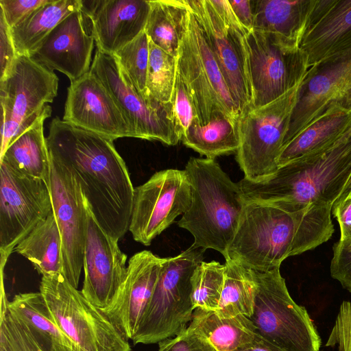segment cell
<instances>
[{
    "label": "cell",
    "mask_w": 351,
    "mask_h": 351,
    "mask_svg": "<svg viewBox=\"0 0 351 351\" xmlns=\"http://www.w3.org/2000/svg\"><path fill=\"white\" fill-rule=\"evenodd\" d=\"M46 141L78 180L98 223L119 241L129 230L134 188L114 140L56 117Z\"/></svg>",
    "instance_id": "obj_1"
},
{
    "label": "cell",
    "mask_w": 351,
    "mask_h": 351,
    "mask_svg": "<svg viewBox=\"0 0 351 351\" xmlns=\"http://www.w3.org/2000/svg\"><path fill=\"white\" fill-rule=\"evenodd\" d=\"M331 211L332 206L327 204L292 210L246 200L225 260L260 272L280 268L287 258L331 238L335 231Z\"/></svg>",
    "instance_id": "obj_2"
},
{
    "label": "cell",
    "mask_w": 351,
    "mask_h": 351,
    "mask_svg": "<svg viewBox=\"0 0 351 351\" xmlns=\"http://www.w3.org/2000/svg\"><path fill=\"white\" fill-rule=\"evenodd\" d=\"M246 200L301 209L335 203L351 193V128L328 148L290 162L260 182H238Z\"/></svg>",
    "instance_id": "obj_3"
},
{
    "label": "cell",
    "mask_w": 351,
    "mask_h": 351,
    "mask_svg": "<svg viewBox=\"0 0 351 351\" xmlns=\"http://www.w3.org/2000/svg\"><path fill=\"white\" fill-rule=\"evenodd\" d=\"M191 186V203L178 222L189 231L194 248L212 249L226 257L246 199L215 159L191 157L184 169Z\"/></svg>",
    "instance_id": "obj_4"
},
{
    "label": "cell",
    "mask_w": 351,
    "mask_h": 351,
    "mask_svg": "<svg viewBox=\"0 0 351 351\" xmlns=\"http://www.w3.org/2000/svg\"><path fill=\"white\" fill-rule=\"evenodd\" d=\"M252 315L256 335L280 351H319L321 339L307 311L291 297L280 268L254 271Z\"/></svg>",
    "instance_id": "obj_5"
},
{
    "label": "cell",
    "mask_w": 351,
    "mask_h": 351,
    "mask_svg": "<svg viewBox=\"0 0 351 351\" xmlns=\"http://www.w3.org/2000/svg\"><path fill=\"white\" fill-rule=\"evenodd\" d=\"M204 252L191 246L176 256L165 258L149 305L132 339L134 345L158 343L188 327L195 310L191 278L204 260Z\"/></svg>",
    "instance_id": "obj_6"
},
{
    "label": "cell",
    "mask_w": 351,
    "mask_h": 351,
    "mask_svg": "<svg viewBox=\"0 0 351 351\" xmlns=\"http://www.w3.org/2000/svg\"><path fill=\"white\" fill-rule=\"evenodd\" d=\"M39 292L55 323L83 351H131L108 317L63 274L43 276Z\"/></svg>",
    "instance_id": "obj_7"
},
{
    "label": "cell",
    "mask_w": 351,
    "mask_h": 351,
    "mask_svg": "<svg viewBox=\"0 0 351 351\" xmlns=\"http://www.w3.org/2000/svg\"><path fill=\"white\" fill-rule=\"evenodd\" d=\"M302 81L276 99L250 108L240 116V145L236 160L245 179L260 182L278 169V158Z\"/></svg>",
    "instance_id": "obj_8"
},
{
    "label": "cell",
    "mask_w": 351,
    "mask_h": 351,
    "mask_svg": "<svg viewBox=\"0 0 351 351\" xmlns=\"http://www.w3.org/2000/svg\"><path fill=\"white\" fill-rule=\"evenodd\" d=\"M177 63L193 97L200 124L208 123L217 112L239 119V110L196 19L186 21V18Z\"/></svg>",
    "instance_id": "obj_9"
},
{
    "label": "cell",
    "mask_w": 351,
    "mask_h": 351,
    "mask_svg": "<svg viewBox=\"0 0 351 351\" xmlns=\"http://www.w3.org/2000/svg\"><path fill=\"white\" fill-rule=\"evenodd\" d=\"M56 74L27 56H18L0 80L1 157L16 136L57 96Z\"/></svg>",
    "instance_id": "obj_10"
},
{
    "label": "cell",
    "mask_w": 351,
    "mask_h": 351,
    "mask_svg": "<svg viewBox=\"0 0 351 351\" xmlns=\"http://www.w3.org/2000/svg\"><path fill=\"white\" fill-rule=\"evenodd\" d=\"M90 71L112 95L132 128L136 138L176 145L182 132L171 102L145 98L131 84L113 55L96 50Z\"/></svg>",
    "instance_id": "obj_11"
},
{
    "label": "cell",
    "mask_w": 351,
    "mask_h": 351,
    "mask_svg": "<svg viewBox=\"0 0 351 351\" xmlns=\"http://www.w3.org/2000/svg\"><path fill=\"white\" fill-rule=\"evenodd\" d=\"M53 210L49 186L0 162L1 272L18 244Z\"/></svg>",
    "instance_id": "obj_12"
},
{
    "label": "cell",
    "mask_w": 351,
    "mask_h": 351,
    "mask_svg": "<svg viewBox=\"0 0 351 351\" xmlns=\"http://www.w3.org/2000/svg\"><path fill=\"white\" fill-rule=\"evenodd\" d=\"M191 186L184 170L155 173L134 188L129 231L145 246L183 215L191 203Z\"/></svg>",
    "instance_id": "obj_13"
},
{
    "label": "cell",
    "mask_w": 351,
    "mask_h": 351,
    "mask_svg": "<svg viewBox=\"0 0 351 351\" xmlns=\"http://www.w3.org/2000/svg\"><path fill=\"white\" fill-rule=\"evenodd\" d=\"M186 3L202 27L241 116L253 103L247 32L240 23L221 18L210 0Z\"/></svg>",
    "instance_id": "obj_14"
},
{
    "label": "cell",
    "mask_w": 351,
    "mask_h": 351,
    "mask_svg": "<svg viewBox=\"0 0 351 351\" xmlns=\"http://www.w3.org/2000/svg\"><path fill=\"white\" fill-rule=\"evenodd\" d=\"M335 108L351 110V47L309 68L302 82L283 146Z\"/></svg>",
    "instance_id": "obj_15"
},
{
    "label": "cell",
    "mask_w": 351,
    "mask_h": 351,
    "mask_svg": "<svg viewBox=\"0 0 351 351\" xmlns=\"http://www.w3.org/2000/svg\"><path fill=\"white\" fill-rule=\"evenodd\" d=\"M245 38L253 93L251 108L276 99L304 79L310 67L300 47H280L255 29L246 33Z\"/></svg>",
    "instance_id": "obj_16"
},
{
    "label": "cell",
    "mask_w": 351,
    "mask_h": 351,
    "mask_svg": "<svg viewBox=\"0 0 351 351\" xmlns=\"http://www.w3.org/2000/svg\"><path fill=\"white\" fill-rule=\"evenodd\" d=\"M49 158V186L62 242L63 275L77 289L84 263L86 197L73 171L50 154Z\"/></svg>",
    "instance_id": "obj_17"
},
{
    "label": "cell",
    "mask_w": 351,
    "mask_h": 351,
    "mask_svg": "<svg viewBox=\"0 0 351 351\" xmlns=\"http://www.w3.org/2000/svg\"><path fill=\"white\" fill-rule=\"evenodd\" d=\"M83 295L100 310L113 302L125 279L127 256L98 223L86 199Z\"/></svg>",
    "instance_id": "obj_18"
},
{
    "label": "cell",
    "mask_w": 351,
    "mask_h": 351,
    "mask_svg": "<svg viewBox=\"0 0 351 351\" xmlns=\"http://www.w3.org/2000/svg\"><path fill=\"white\" fill-rule=\"evenodd\" d=\"M62 120L114 141L136 138L112 95L90 71L71 82Z\"/></svg>",
    "instance_id": "obj_19"
},
{
    "label": "cell",
    "mask_w": 351,
    "mask_h": 351,
    "mask_svg": "<svg viewBox=\"0 0 351 351\" xmlns=\"http://www.w3.org/2000/svg\"><path fill=\"white\" fill-rule=\"evenodd\" d=\"M165 258L143 250L128 261L125 279L103 313L127 339L134 337L154 293Z\"/></svg>",
    "instance_id": "obj_20"
},
{
    "label": "cell",
    "mask_w": 351,
    "mask_h": 351,
    "mask_svg": "<svg viewBox=\"0 0 351 351\" xmlns=\"http://www.w3.org/2000/svg\"><path fill=\"white\" fill-rule=\"evenodd\" d=\"M87 19L81 9L70 14L29 57L52 71L64 73L71 82L77 80L90 71L94 47L95 40Z\"/></svg>",
    "instance_id": "obj_21"
},
{
    "label": "cell",
    "mask_w": 351,
    "mask_h": 351,
    "mask_svg": "<svg viewBox=\"0 0 351 351\" xmlns=\"http://www.w3.org/2000/svg\"><path fill=\"white\" fill-rule=\"evenodd\" d=\"M97 49L113 55L145 30L150 11L147 0L82 1Z\"/></svg>",
    "instance_id": "obj_22"
},
{
    "label": "cell",
    "mask_w": 351,
    "mask_h": 351,
    "mask_svg": "<svg viewBox=\"0 0 351 351\" xmlns=\"http://www.w3.org/2000/svg\"><path fill=\"white\" fill-rule=\"evenodd\" d=\"M351 47V0H314L300 48L309 67Z\"/></svg>",
    "instance_id": "obj_23"
},
{
    "label": "cell",
    "mask_w": 351,
    "mask_h": 351,
    "mask_svg": "<svg viewBox=\"0 0 351 351\" xmlns=\"http://www.w3.org/2000/svg\"><path fill=\"white\" fill-rule=\"evenodd\" d=\"M314 0H254V29L287 49H298Z\"/></svg>",
    "instance_id": "obj_24"
},
{
    "label": "cell",
    "mask_w": 351,
    "mask_h": 351,
    "mask_svg": "<svg viewBox=\"0 0 351 351\" xmlns=\"http://www.w3.org/2000/svg\"><path fill=\"white\" fill-rule=\"evenodd\" d=\"M51 114V107L46 105L40 115L10 143L0 157V162L22 174L45 181L48 186L51 162L43 124Z\"/></svg>",
    "instance_id": "obj_25"
},
{
    "label": "cell",
    "mask_w": 351,
    "mask_h": 351,
    "mask_svg": "<svg viewBox=\"0 0 351 351\" xmlns=\"http://www.w3.org/2000/svg\"><path fill=\"white\" fill-rule=\"evenodd\" d=\"M350 128L351 110H330L282 147L277 161L278 168L328 148Z\"/></svg>",
    "instance_id": "obj_26"
},
{
    "label": "cell",
    "mask_w": 351,
    "mask_h": 351,
    "mask_svg": "<svg viewBox=\"0 0 351 351\" xmlns=\"http://www.w3.org/2000/svg\"><path fill=\"white\" fill-rule=\"evenodd\" d=\"M217 351H238L254 343L256 329L249 317L239 315L221 318L215 311L195 308L188 326Z\"/></svg>",
    "instance_id": "obj_27"
},
{
    "label": "cell",
    "mask_w": 351,
    "mask_h": 351,
    "mask_svg": "<svg viewBox=\"0 0 351 351\" xmlns=\"http://www.w3.org/2000/svg\"><path fill=\"white\" fill-rule=\"evenodd\" d=\"M181 141L207 158L236 154L240 145L239 119L224 112L215 114L205 125L195 119L182 135Z\"/></svg>",
    "instance_id": "obj_28"
},
{
    "label": "cell",
    "mask_w": 351,
    "mask_h": 351,
    "mask_svg": "<svg viewBox=\"0 0 351 351\" xmlns=\"http://www.w3.org/2000/svg\"><path fill=\"white\" fill-rule=\"evenodd\" d=\"M82 5V0H49L10 28L17 55L29 56L62 20L81 9Z\"/></svg>",
    "instance_id": "obj_29"
},
{
    "label": "cell",
    "mask_w": 351,
    "mask_h": 351,
    "mask_svg": "<svg viewBox=\"0 0 351 351\" xmlns=\"http://www.w3.org/2000/svg\"><path fill=\"white\" fill-rule=\"evenodd\" d=\"M14 252L26 258L43 276L63 274L62 242L53 210L18 244Z\"/></svg>",
    "instance_id": "obj_30"
},
{
    "label": "cell",
    "mask_w": 351,
    "mask_h": 351,
    "mask_svg": "<svg viewBox=\"0 0 351 351\" xmlns=\"http://www.w3.org/2000/svg\"><path fill=\"white\" fill-rule=\"evenodd\" d=\"M145 31L154 45L177 58L185 27L188 7L185 0H150Z\"/></svg>",
    "instance_id": "obj_31"
},
{
    "label": "cell",
    "mask_w": 351,
    "mask_h": 351,
    "mask_svg": "<svg viewBox=\"0 0 351 351\" xmlns=\"http://www.w3.org/2000/svg\"><path fill=\"white\" fill-rule=\"evenodd\" d=\"M8 308L41 334L48 351H83L55 323L40 292L15 295Z\"/></svg>",
    "instance_id": "obj_32"
},
{
    "label": "cell",
    "mask_w": 351,
    "mask_h": 351,
    "mask_svg": "<svg viewBox=\"0 0 351 351\" xmlns=\"http://www.w3.org/2000/svg\"><path fill=\"white\" fill-rule=\"evenodd\" d=\"M224 284L219 307L215 312L221 318L253 313L256 281L253 270L232 261L225 262Z\"/></svg>",
    "instance_id": "obj_33"
},
{
    "label": "cell",
    "mask_w": 351,
    "mask_h": 351,
    "mask_svg": "<svg viewBox=\"0 0 351 351\" xmlns=\"http://www.w3.org/2000/svg\"><path fill=\"white\" fill-rule=\"evenodd\" d=\"M177 68V58L149 40L146 84L149 97L162 103L171 102Z\"/></svg>",
    "instance_id": "obj_34"
},
{
    "label": "cell",
    "mask_w": 351,
    "mask_h": 351,
    "mask_svg": "<svg viewBox=\"0 0 351 351\" xmlns=\"http://www.w3.org/2000/svg\"><path fill=\"white\" fill-rule=\"evenodd\" d=\"M0 351H48L41 334L8 308L0 313Z\"/></svg>",
    "instance_id": "obj_35"
},
{
    "label": "cell",
    "mask_w": 351,
    "mask_h": 351,
    "mask_svg": "<svg viewBox=\"0 0 351 351\" xmlns=\"http://www.w3.org/2000/svg\"><path fill=\"white\" fill-rule=\"evenodd\" d=\"M225 265L217 261H202L191 278V300L197 308L216 311L224 284Z\"/></svg>",
    "instance_id": "obj_36"
},
{
    "label": "cell",
    "mask_w": 351,
    "mask_h": 351,
    "mask_svg": "<svg viewBox=\"0 0 351 351\" xmlns=\"http://www.w3.org/2000/svg\"><path fill=\"white\" fill-rule=\"evenodd\" d=\"M122 73L134 88L149 98L146 84L149 57V40L143 30L137 37L113 54Z\"/></svg>",
    "instance_id": "obj_37"
},
{
    "label": "cell",
    "mask_w": 351,
    "mask_h": 351,
    "mask_svg": "<svg viewBox=\"0 0 351 351\" xmlns=\"http://www.w3.org/2000/svg\"><path fill=\"white\" fill-rule=\"evenodd\" d=\"M171 103L182 135L198 118L191 93L178 68Z\"/></svg>",
    "instance_id": "obj_38"
},
{
    "label": "cell",
    "mask_w": 351,
    "mask_h": 351,
    "mask_svg": "<svg viewBox=\"0 0 351 351\" xmlns=\"http://www.w3.org/2000/svg\"><path fill=\"white\" fill-rule=\"evenodd\" d=\"M332 252L330 275L351 293V241L339 240L333 245Z\"/></svg>",
    "instance_id": "obj_39"
},
{
    "label": "cell",
    "mask_w": 351,
    "mask_h": 351,
    "mask_svg": "<svg viewBox=\"0 0 351 351\" xmlns=\"http://www.w3.org/2000/svg\"><path fill=\"white\" fill-rule=\"evenodd\" d=\"M326 346H337L339 351H351V301L340 305Z\"/></svg>",
    "instance_id": "obj_40"
},
{
    "label": "cell",
    "mask_w": 351,
    "mask_h": 351,
    "mask_svg": "<svg viewBox=\"0 0 351 351\" xmlns=\"http://www.w3.org/2000/svg\"><path fill=\"white\" fill-rule=\"evenodd\" d=\"M158 351H217L206 339L187 327L178 335L158 342Z\"/></svg>",
    "instance_id": "obj_41"
},
{
    "label": "cell",
    "mask_w": 351,
    "mask_h": 351,
    "mask_svg": "<svg viewBox=\"0 0 351 351\" xmlns=\"http://www.w3.org/2000/svg\"><path fill=\"white\" fill-rule=\"evenodd\" d=\"M49 0H0V12L12 28Z\"/></svg>",
    "instance_id": "obj_42"
},
{
    "label": "cell",
    "mask_w": 351,
    "mask_h": 351,
    "mask_svg": "<svg viewBox=\"0 0 351 351\" xmlns=\"http://www.w3.org/2000/svg\"><path fill=\"white\" fill-rule=\"evenodd\" d=\"M17 56L10 28L0 12V80L7 75Z\"/></svg>",
    "instance_id": "obj_43"
},
{
    "label": "cell",
    "mask_w": 351,
    "mask_h": 351,
    "mask_svg": "<svg viewBox=\"0 0 351 351\" xmlns=\"http://www.w3.org/2000/svg\"><path fill=\"white\" fill-rule=\"evenodd\" d=\"M331 213L339 225V240L351 241V193L335 203Z\"/></svg>",
    "instance_id": "obj_44"
},
{
    "label": "cell",
    "mask_w": 351,
    "mask_h": 351,
    "mask_svg": "<svg viewBox=\"0 0 351 351\" xmlns=\"http://www.w3.org/2000/svg\"><path fill=\"white\" fill-rule=\"evenodd\" d=\"M229 3L247 33L252 31L254 23V0H232Z\"/></svg>",
    "instance_id": "obj_45"
},
{
    "label": "cell",
    "mask_w": 351,
    "mask_h": 351,
    "mask_svg": "<svg viewBox=\"0 0 351 351\" xmlns=\"http://www.w3.org/2000/svg\"><path fill=\"white\" fill-rule=\"evenodd\" d=\"M238 351H280L256 335L253 343Z\"/></svg>",
    "instance_id": "obj_46"
}]
</instances>
